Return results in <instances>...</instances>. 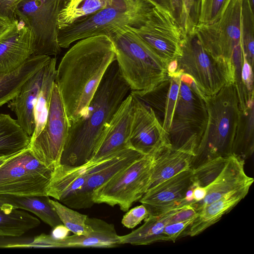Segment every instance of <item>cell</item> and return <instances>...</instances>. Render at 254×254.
I'll use <instances>...</instances> for the list:
<instances>
[{
  "instance_id": "d6986e66",
  "label": "cell",
  "mask_w": 254,
  "mask_h": 254,
  "mask_svg": "<svg viewBox=\"0 0 254 254\" xmlns=\"http://www.w3.org/2000/svg\"><path fill=\"white\" fill-rule=\"evenodd\" d=\"M132 112V97L130 93L116 111L91 160L114 155L132 148L129 143V136Z\"/></svg>"
},
{
  "instance_id": "7dc6e473",
  "label": "cell",
  "mask_w": 254,
  "mask_h": 254,
  "mask_svg": "<svg viewBox=\"0 0 254 254\" xmlns=\"http://www.w3.org/2000/svg\"><path fill=\"white\" fill-rule=\"evenodd\" d=\"M19 152V153H20ZM19 153L12 154L10 155H7V156H4L0 157V166L4 164L5 162H6L7 161H8L10 158L13 157L14 156H16L17 154H18Z\"/></svg>"
},
{
  "instance_id": "74e56055",
  "label": "cell",
  "mask_w": 254,
  "mask_h": 254,
  "mask_svg": "<svg viewBox=\"0 0 254 254\" xmlns=\"http://www.w3.org/2000/svg\"><path fill=\"white\" fill-rule=\"evenodd\" d=\"M185 16L184 31L186 34L194 32L197 24L199 0H182Z\"/></svg>"
},
{
  "instance_id": "f1b7e54d",
  "label": "cell",
  "mask_w": 254,
  "mask_h": 254,
  "mask_svg": "<svg viewBox=\"0 0 254 254\" xmlns=\"http://www.w3.org/2000/svg\"><path fill=\"white\" fill-rule=\"evenodd\" d=\"M254 101L244 111H240L238 125L233 141L232 154L245 160L254 150Z\"/></svg>"
},
{
  "instance_id": "7c38bea8",
  "label": "cell",
  "mask_w": 254,
  "mask_h": 254,
  "mask_svg": "<svg viewBox=\"0 0 254 254\" xmlns=\"http://www.w3.org/2000/svg\"><path fill=\"white\" fill-rule=\"evenodd\" d=\"M70 123L59 89L54 82L46 124L30 140L28 148L42 164L54 170L61 164Z\"/></svg>"
},
{
  "instance_id": "7bdbcfd3",
  "label": "cell",
  "mask_w": 254,
  "mask_h": 254,
  "mask_svg": "<svg viewBox=\"0 0 254 254\" xmlns=\"http://www.w3.org/2000/svg\"><path fill=\"white\" fill-rule=\"evenodd\" d=\"M170 1L172 9V14L184 30L185 16L183 1L182 0H170Z\"/></svg>"
},
{
  "instance_id": "8fae6325",
  "label": "cell",
  "mask_w": 254,
  "mask_h": 254,
  "mask_svg": "<svg viewBox=\"0 0 254 254\" xmlns=\"http://www.w3.org/2000/svg\"><path fill=\"white\" fill-rule=\"evenodd\" d=\"M242 3L243 0H231L217 21L198 24L194 29V33L209 54L232 64L235 51L242 45Z\"/></svg>"
},
{
  "instance_id": "5bb4252c",
  "label": "cell",
  "mask_w": 254,
  "mask_h": 254,
  "mask_svg": "<svg viewBox=\"0 0 254 254\" xmlns=\"http://www.w3.org/2000/svg\"><path fill=\"white\" fill-rule=\"evenodd\" d=\"M130 93L133 105L130 147L144 155H156L171 148L168 133L154 109Z\"/></svg>"
},
{
  "instance_id": "9a60e30c",
  "label": "cell",
  "mask_w": 254,
  "mask_h": 254,
  "mask_svg": "<svg viewBox=\"0 0 254 254\" xmlns=\"http://www.w3.org/2000/svg\"><path fill=\"white\" fill-rule=\"evenodd\" d=\"M193 184V171L190 168L148 189L139 201L149 215H161L185 206V198Z\"/></svg>"
},
{
  "instance_id": "52a82bcc",
  "label": "cell",
  "mask_w": 254,
  "mask_h": 254,
  "mask_svg": "<svg viewBox=\"0 0 254 254\" xmlns=\"http://www.w3.org/2000/svg\"><path fill=\"white\" fill-rule=\"evenodd\" d=\"M182 50L174 72L190 77L204 96L213 95L225 85L235 83L233 64L209 54L194 33L186 34Z\"/></svg>"
},
{
  "instance_id": "4dcf8cb0",
  "label": "cell",
  "mask_w": 254,
  "mask_h": 254,
  "mask_svg": "<svg viewBox=\"0 0 254 254\" xmlns=\"http://www.w3.org/2000/svg\"><path fill=\"white\" fill-rule=\"evenodd\" d=\"M57 59L51 58L47 65L43 83L34 109L35 127L30 140L35 138L44 128L48 118L53 86L56 74Z\"/></svg>"
},
{
  "instance_id": "3957f363",
  "label": "cell",
  "mask_w": 254,
  "mask_h": 254,
  "mask_svg": "<svg viewBox=\"0 0 254 254\" xmlns=\"http://www.w3.org/2000/svg\"><path fill=\"white\" fill-rule=\"evenodd\" d=\"M109 36L115 46L120 73L131 91H149L169 78L168 64L132 27L119 28Z\"/></svg>"
},
{
  "instance_id": "cb8c5ba5",
  "label": "cell",
  "mask_w": 254,
  "mask_h": 254,
  "mask_svg": "<svg viewBox=\"0 0 254 254\" xmlns=\"http://www.w3.org/2000/svg\"><path fill=\"white\" fill-rule=\"evenodd\" d=\"M51 59L46 55H31L15 70L0 74V107L8 103L20 92L24 83L47 64Z\"/></svg>"
},
{
  "instance_id": "ffe728a7",
  "label": "cell",
  "mask_w": 254,
  "mask_h": 254,
  "mask_svg": "<svg viewBox=\"0 0 254 254\" xmlns=\"http://www.w3.org/2000/svg\"><path fill=\"white\" fill-rule=\"evenodd\" d=\"M97 160L76 167L60 164L53 171L47 195L71 208Z\"/></svg>"
},
{
  "instance_id": "ba28073f",
  "label": "cell",
  "mask_w": 254,
  "mask_h": 254,
  "mask_svg": "<svg viewBox=\"0 0 254 254\" xmlns=\"http://www.w3.org/2000/svg\"><path fill=\"white\" fill-rule=\"evenodd\" d=\"M155 155H144L116 174L93 193L95 203L118 205L127 211L148 190Z\"/></svg>"
},
{
  "instance_id": "484cf974",
  "label": "cell",
  "mask_w": 254,
  "mask_h": 254,
  "mask_svg": "<svg viewBox=\"0 0 254 254\" xmlns=\"http://www.w3.org/2000/svg\"><path fill=\"white\" fill-rule=\"evenodd\" d=\"M50 199L49 196L0 195V202L10 205L13 209L30 212L55 228L63 224Z\"/></svg>"
},
{
  "instance_id": "4316f807",
  "label": "cell",
  "mask_w": 254,
  "mask_h": 254,
  "mask_svg": "<svg viewBox=\"0 0 254 254\" xmlns=\"http://www.w3.org/2000/svg\"><path fill=\"white\" fill-rule=\"evenodd\" d=\"M30 136L16 120L9 115L0 114V157L18 153L27 148Z\"/></svg>"
},
{
  "instance_id": "5b68a950",
  "label": "cell",
  "mask_w": 254,
  "mask_h": 254,
  "mask_svg": "<svg viewBox=\"0 0 254 254\" xmlns=\"http://www.w3.org/2000/svg\"><path fill=\"white\" fill-rule=\"evenodd\" d=\"M153 7L147 0H113L106 7L60 29L59 44L61 48H67L85 38L100 35L109 36L125 26L137 28L146 21Z\"/></svg>"
},
{
  "instance_id": "e0dca14e",
  "label": "cell",
  "mask_w": 254,
  "mask_h": 254,
  "mask_svg": "<svg viewBox=\"0 0 254 254\" xmlns=\"http://www.w3.org/2000/svg\"><path fill=\"white\" fill-rule=\"evenodd\" d=\"M144 155L128 148L120 153L97 160L91 169L88 178L76 197L71 208L80 209L92 206L94 191L118 173Z\"/></svg>"
},
{
  "instance_id": "d4e9b609",
  "label": "cell",
  "mask_w": 254,
  "mask_h": 254,
  "mask_svg": "<svg viewBox=\"0 0 254 254\" xmlns=\"http://www.w3.org/2000/svg\"><path fill=\"white\" fill-rule=\"evenodd\" d=\"M193 156L194 154L190 152L172 148H167L155 155L148 189L191 168Z\"/></svg>"
},
{
  "instance_id": "8992f818",
  "label": "cell",
  "mask_w": 254,
  "mask_h": 254,
  "mask_svg": "<svg viewBox=\"0 0 254 254\" xmlns=\"http://www.w3.org/2000/svg\"><path fill=\"white\" fill-rule=\"evenodd\" d=\"M207 121L204 96L190 77L182 74L177 102L168 132L171 148L194 156Z\"/></svg>"
},
{
  "instance_id": "f6af8a7d",
  "label": "cell",
  "mask_w": 254,
  "mask_h": 254,
  "mask_svg": "<svg viewBox=\"0 0 254 254\" xmlns=\"http://www.w3.org/2000/svg\"><path fill=\"white\" fill-rule=\"evenodd\" d=\"M154 6L163 8L172 13V9L170 0H147Z\"/></svg>"
},
{
  "instance_id": "277c9868",
  "label": "cell",
  "mask_w": 254,
  "mask_h": 254,
  "mask_svg": "<svg viewBox=\"0 0 254 254\" xmlns=\"http://www.w3.org/2000/svg\"><path fill=\"white\" fill-rule=\"evenodd\" d=\"M207 112L206 127L192 157L190 168L232 154L238 125L240 105L235 83L225 85L216 94L204 96Z\"/></svg>"
},
{
  "instance_id": "83f0119b",
  "label": "cell",
  "mask_w": 254,
  "mask_h": 254,
  "mask_svg": "<svg viewBox=\"0 0 254 254\" xmlns=\"http://www.w3.org/2000/svg\"><path fill=\"white\" fill-rule=\"evenodd\" d=\"M169 217V211L159 216L149 215L140 227L128 234L120 236L122 245H148L165 241L163 232Z\"/></svg>"
},
{
  "instance_id": "d590c367",
  "label": "cell",
  "mask_w": 254,
  "mask_h": 254,
  "mask_svg": "<svg viewBox=\"0 0 254 254\" xmlns=\"http://www.w3.org/2000/svg\"><path fill=\"white\" fill-rule=\"evenodd\" d=\"M169 84L167 92L162 124L163 128L167 132L170 127L174 110L177 104L181 85V75L175 72L169 73Z\"/></svg>"
},
{
  "instance_id": "8d00e7d4",
  "label": "cell",
  "mask_w": 254,
  "mask_h": 254,
  "mask_svg": "<svg viewBox=\"0 0 254 254\" xmlns=\"http://www.w3.org/2000/svg\"><path fill=\"white\" fill-rule=\"evenodd\" d=\"M231 0H199L197 24H208L217 21Z\"/></svg>"
},
{
  "instance_id": "30bf717a",
  "label": "cell",
  "mask_w": 254,
  "mask_h": 254,
  "mask_svg": "<svg viewBox=\"0 0 254 254\" xmlns=\"http://www.w3.org/2000/svg\"><path fill=\"white\" fill-rule=\"evenodd\" d=\"M53 171L27 148L0 166V195L48 196Z\"/></svg>"
},
{
  "instance_id": "603a6c76",
  "label": "cell",
  "mask_w": 254,
  "mask_h": 254,
  "mask_svg": "<svg viewBox=\"0 0 254 254\" xmlns=\"http://www.w3.org/2000/svg\"><path fill=\"white\" fill-rule=\"evenodd\" d=\"M250 188H244L231 191L202 207L197 212L186 236L198 235L217 223L246 197Z\"/></svg>"
},
{
  "instance_id": "1f68e13d",
  "label": "cell",
  "mask_w": 254,
  "mask_h": 254,
  "mask_svg": "<svg viewBox=\"0 0 254 254\" xmlns=\"http://www.w3.org/2000/svg\"><path fill=\"white\" fill-rule=\"evenodd\" d=\"M113 0H65L59 15L58 25L62 29L92 14L109 4Z\"/></svg>"
},
{
  "instance_id": "d6a6232c",
  "label": "cell",
  "mask_w": 254,
  "mask_h": 254,
  "mask_svg": "<svg viewBox=\"0 0 254 254\" xmlns=\"http://www.w3.org/2000/svg\"><path fill=\"white\" fill-rule=\"evenodd\" d=\"M64 227L74 234H87L92 227L86 215L78 212L57 200L50 199Z\"/></svg>"
},
{
  "instance_id": "ac0fdd59",
  "label": "cell",
  "mask_w": 254,
  "mask_h": 254,
  "mask_svg": "<svg viewBox=\"0 0 254 254\" xmlns=\"http://www.w3.org/2000/svg\"><path fill=\"white\" fill-rule=\"evenodd\" d=\"M33 35L24 23L16 20L0 36V74L12 72L33 55Z\"/></svg>"
},
{
  "instance_id": "9c48e42d",
  "label": "cell",
  "mask_w": 254,
  "mask_h": 254,
  "mask_svg": "<svg viewBox=\"0 0 254 254\" xmlns=\"http://www.w3.org/2000/svg\"><path fill=\"white\" fill-rule=\"evenodd\" d=\"M65 0H23L15 16L32 31L33 55L57 56L61 51L58 43L59 15Z\"/></svg>"
},
{
  "instance_id": "e575fe53",
  "label": "cell",
  "mask_w": 254,
  "mask_h": 254,
  "mask_svg": "<svg viewBox=\"0 0 254 254\" xmlns=\"http://www.w3.org/2000/svg\"><path fill=\"white\" fill-rule=\"evenodd\" d=\"M228 157L210 159L193 169L194 185L206 187L211 184L223 169Z\"/></svg>"
},
{
  "instance_id": "6da1fadb",
  "label": "cell",
  "mask_w": 254,
  "mask_h": 254,
  "mask_svg": "<svg viewBox=\"0 0 254 254\" xmlns=\"http://www.w3.org/2000/svg\"><path fill=\"white\" fill-rule=\"evenodd\" d=\"M116 60L111 38L100 35L80 40L64 54L55 82L69 123L86 111L110 65Z\"/></svg>"
},
{
  "instance_id": "2e32d148",
  "label": "cell",
  "mask_w": 254,
  "mask_h": 254,
  "mask_svg": "<svg viewBox=\"0 0 254 254\" xmlns=\"http://www.w3.org/2000/svg\"><path fill=\"white\" fill-rule=\"evenodd\" d=\"M92 230L84 235L55 238L42 234L34 239L35 247L49 248H111L122 245L120 236L114 224L99 218L87 217Z\"/></svg>"
},
{
  "instance_id": "c3c4849f",
  "label": "cell",
  "mask_w": 254,
  "mask_h": 254,
  "mask_svg": "<svg viewBox=\"0 0 254 254\" xmlns=\"http://www.w3.org/2000/svg\"><path fill=\"white\" fill-rule=\"evenodd\" d=\"M249 2V3H250V5L251 7V9H252V10L254 11V0H248Z\"/></svg>"
},
{
  "instance_id": "44dd1931",
  "label": "cell",
  "mask_w": 254,
  "mask_h": 254,
  "mask_svg": "<svg viewBox=\"0 0 254 254\" xmlns=\"http://www.w3.org/2000/svg\"><path fill=\"white\" fill-rule=\"evenodd\" d=\"M244 165L245 160L239 156L234 154L228 156L220 174L206 187V194L204 198L192 205L197 212L204 206L231 191L251 188L254 178L246 175Z\"/></svg>"
},
{
  "instance_id": "f35d334b",
  "label": "cell",
  "mask_w": 254,
  "mask_h": 254,
  "mask_svg": "<svg viewBox=\"0 0 254 254\" xmlns=\"http://www.w3.org/2000/svg\"><path fill=\"white\" fill-rule=\"evenodd\" d=\"M195 218L166 224L163 232L165 241L175 242L182 237H186L187 233Z\"/></svg>"
},
{
  "instance_id": "4fadbf2b",
  "label": "cell",
  "mask_w": 254,
  "mask_h": 254,
  "mask_svg": "<svg viewBox=\"0 0 254 254\" xmlns=\"http://www.w3.org/2000/svg\"><path fill=\"white\" fill-rule=\"evenodd\" d=\"M132 28L167 63L181 56L186 34L171 12L154 6L144 23Z\"/></svg>"
},
{
  "instance_id": "b9f144b4",
  "label": "cell",
  "mask_w": 254,
  "mask_h": 254,
  "mask_svg": "<svg viewBox=\"0 0 254 254\" xmlns=\"http://www.w3.org/2000/svg\"><path fill=\"white\" fill-rule=\"evenodd\" d=\"M22 0H0V15L11 21L15 20V10Z\"/></svg>"
},
{
  "instance_id": "ab89813d",
  "label": "cell",
  "mask_w": 254,
  "mask_h": 254,
  "mask_svg": "<svg viewBox=\"0 0 254 254\" xmlns=\"http://www.w3.org/2000/svg\"><path fill=\"white\" fill-rule=\"evenodd\" d=\"M148 215L146 208L141 204L128 210L123 217L122 224L126 228L132 229L141 223Z\"/></svg>"
},
{
  "instance_id": "60d3db41",
  "label": "cell",
  "mask_w": 254,
  "mask_h": 254,
  "mask_svg": "<svg viewBox=\"0 0 254 254\" xmlns=\"http://www.w3.org/2000/svg\"><path fill=\"white\" fill-rule=\"evenodd\" d=\"M169 212L168 224L188 220L195 218L197 215V211L191 205H185Z\"/></svg>"
},
{
  "instance_id": "f546056e",
  "label": "cell",
  "mask_w": 254,
  "mask_h": 254,
  "mask_svg": "<svg viewBox=\"0 0 254 254\" xmlns=\"http://www.w3.org/2000/svg\"><path fill=\"white\" fill-rule=\"evenodd\" d=\"M40 224V220L28 211L0 208V237H19Z\"/></svg>"
},
{
  "instance_id": "836d02e7",
  "label": "cell",
  "mask_w": 254,
  "mask_h": 254,
  "mask_svg": "<svg viewBox=\"0 0 254 254\" xmlns=\"http://www.w3.org/2000/svg\"><path fill=\"white\" fill-rule=\"evenodd\" d=\"M242 47L243 55L253 67L254 59V14L248 0H243Z\"/></svg>"
},
{
  "instance_id": "bcb514c9",
  "label": "cell",
  "mask_w": 254,
  "mask_h": 254,
  "mask_svg": "<svg viewBox=\"0 0 254 254\" xmlns=\"http://www.w3.org/2000/svg\"><path fill=\"white\" fill-rule=\"evenodd\" d=\"M15 20L11 21L0 15V36L13 25Z\"/></svg>"
},
{
  "instance_id": "7a4b0ae2",
  "label": "cell",
  "mask_w": 254,
  "mask_h": 254,
  "mask_svg": "<svg viewBox=\"0 0 254 254\" xmlns=\"http://www.w3.org/2000/svg\"><path fill=\"white\" fill-rule=\"evenodd\" d=\"M130 90L114 61L86 111L78 119L70 122L61 164L79 166L93 159L114 115Z\"/></svg>"
},
{
  "instance_id": "ee69618b",
  "label": "cell",
  "mask_w": 254,
  "mask_h": 254,
  "mask_svg": "<svg viewBox=\"0 0 254 254\" xmlns=\"http://www.w3.org/2000/svg\"><path fill=\"white\" fill-rule=\"evenodd\" d=\"M206 194V187H202L198 186H195L192 191V197L193 199V204L202 201L205 197Z\"/></svg>"
},
{
  "instance_id": "7402d4cb",
  "label": "cell",
  "mask_w": 254,
  "mask_h": 254,
  "mask_svg": "<svg viewBox=\"0 0 254 254\" xmlns=\"http://www.w3.org/2000/svg\"><path fill=\"white\" fill-rule=\"evenodd\" d=\"M47 64L38 70L24 83L18 94L8 104V107L16 116V120L19 125L30 137L35 127L34 109Z\"/></svg>"
}]
</instances>
